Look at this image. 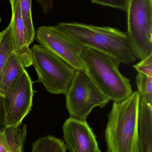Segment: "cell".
Here are the masks:
<instances>
[{
	"mask_svg": "<svg viewBox=\"0 0 152 152\" xmlns=\"http://www.w3.org/2000/svg\"><path fill=\"white\" fill-rule=\"evenodd\" d=\"M138 91L121 102H114L105 130L108 152H139L137 118Z\"/></svg>",
	"mask_w": 152,
	"mask_h": 152,
	"instance_id": "cell-1",
	"label": "cell"
},
{
	"mask_svg": "<svg viewBox=\"0 0 152 152\" xmlns=\"http://www.w3.org/2000/svg\"><path fill=\"white\" fill-rule=\"evenodd\" d=\"M58 26L75 37L83 47L111 55L126 65L136 60L130 49L127 33L110 27L76 22H61Z\"/></svg>",
	"mask_w": 152,
	"mask_h": 152,
	"instance_id": "cell-2",
	"label": "cell"
},
{
	"mask_svg": "<svg viewBox=\"0 0 152 152\" xmlns=\"http://www.w3.org/2000/svg\"><path fill=\"white\" fill-rule=\"evenodd\" d=\"M81 58L87 74L110 100L118 102L132 94L130 80L119 70L121 62L118 59L86 46Z\"/></svg>",
	"mask_w": 152,
	"mask_h": 152,
	"instance_id": "cell-3",
	"label": "cell"
},
{
	"mask_svg": "<svg viewBox=\"0 0 152 152\" xmlns=\"http://www.w3.org/2000/svg\"><path fill=\"white\" fill-rule=\"evenodd\" d=\"M32 65L38 76L37 82L54 94L66 95L76 70L52 51L42 45L31 48Z\"/></svg>",
	"mask_w": 152,
	"mask_h": 152,
	"instance_id": "cell-4",
	"label": "cell"
},
{
	"mask_svg": "<svg viewBox=\"0 0 152 152\" xmlns=\"http://www.w3.org/2000/svg\"><path fill=\"white\" fill-rule=\"evenodd\" d=\"M126 12L130 49L144 59L152 54V0H129Z\"/></svg>",
	"mask_w": 152,
	"mask_h": 152,
	"instance_id": "cell-5",
	"label": "cell"
},
{
	"mask_svg": "<svg viewBox=\"0 0 152 152\" xmlns=\"http://www.w3.org/2000/svg\"><path fill=\"white\" fill-rule=\"evenodd\" d=\"M66 96L70 117L86 121L92 110L103 108L111 101L94 83L86 72L76 70Z\"/></svg>",
	"mask_w": 152,
	"mask_h": 152,
	"instance_id": "cell-6",
	"label": "cell"
},
{
	"mask_svg": "<svg viewBox=\"0 0 152 152\" xmlns=\"http://www.w3.org/2000/svg\"><path fill=\"white\" fill-rule=\"evenodd\" d=\"M36 38L40 44L52 51L76 70L86 72L81 58L84 47L59 26L39 27Z\"/></svg>",
	"mask_w": 152,
	"mask_h": 152,
	"instance_id": "cell-7",
	"label": "cell"
},
{
	"mask_svg": "<svg viewBox=\"0 0 152 152\" xmlns=\"http://www.w3.org/2000/svg\"><path fill=\"white\" fill-rule=\"evenodd\" d=\"M33 84L25 69L6 90L3 96L6 127L21 124L30 112L34 96Z\"/></svg>",
	"mask_w": 152,
	"mask_h": 152,
	"instance_id": "cell-8",
	"label": "cell"
},
{
	"mask_svg": "<svg viewBox=\"0 0 152 152\" xmlns=\"http://www.w3.org/2000/svg\"><path fill=\"white\" fill-rule=\"evenodd\" d=\"M63 138L70 152H97L96 137L86 121L70 117L62 126Z\"/></svg>",
	"mask_w": 152,
	"mask_h": 152,
	"instance_id": "cell-9",
	"label": "cell"
},
{
	"mask_svg": "<svg viewBox=\"0 0 152 152\" xmlns=\"http://www.w3.org/2000/svg\"><path fill=\"white\" fill-rule=\"evenodd\" d=\"M12 15L11 20L12 30L13 52L25 67L32 66L30 44L33 42L29 38L22 18L19 0H9Z\"/></svg>",
	"mask_w": 152,
	"mask_h": 152,
	"instance_id": "cell-10",
	"label": "cell"
},
{
	"mask_svg": "<svg viewBox=\"0 0 152 152\" xmlns=\"http://www.w3.org/2000/svg\"><path fill=\"white\" fill-rule=\"evenodd\" d=\"M139 152H152V105L141 97L137 118Z\"/></svg>",
	"mask_w": 152,
	"mask_h": 152,
	"instance_id": "cell-11",
	"label": "cell"
},
{
	"mask_svg": "<svg viewBox=\"0 0 152 152\" xmlns=\"http://www.w3.org/2000/svg\"><path fill=\"white\" fill-rule=\"evenodd\" d=\"M25 70V67L14 52L8 58L2 72L0 81V94L3 96L13 81Z\"/></svg>",
	"mask_w": 152,
	"mask_h": 152,
	"instance_id": "cell-12",
	"label": "cell"
},
{
	"mask_svg": "<svg viewBox=\"0 0 152 152\" xmlns=\"http://www.w3.org/2000/svg\"><path fill=\"white\" fill-rule=\"evenodd\" d=\"M12 152H23L27 134L26 124L6 127L4 132Z\"/></svg>",
	"mask_w": 152,
	"mask_h": 152,
	"instance_id": "cell-13",
	"label": "cell"
},
{
	"mask_svg": "<svg viewBox=\"0 0 152 152\" xmlns=\"http://www.w3.org/2000/svg\"><path fill=\"white\" fill-rule=\"evenodd\" d=\"M67 150L66 145L62 139L49 135L35 141L30 152H67Z\"/></svg>",
	"mask_w": 152,
	"mask_h": 152,
	"instance_id": "cell-14",
	"label": "cell"
},
{
	"mask_svg": "<svg viewBox=\"0 0 152 152\" xmlns=\"http://www.w3.org/2000/svg\"><path fill=\"white\" fill-rule=\"evenodd\" d=\"M13 52L11 24L1 32L0 39V81L2 72L6 61L11 53Z\"/></svg>",
	"mask_w": 152,
	"mask_h": 152,
	"instance_id": "cell-15",
	"label": "cell"
},
{
	"mask_svg": "<svg viewBox=\"0 0 152 152\" xmlns=\"http://www.w3.org/2000/svg\"><path fill=\"white\" fill-rule=\"evenodd\" d=\"M19 1L27 34L30 41L33 42L35 36V31L33 25L31 12L32 0H19Z\"/></svg>",
	"mask_w": 152,
	"mask_h": 152,
	"instance_id": "cell-16",
	"label": "cell"
},
{
	"mask_svg": "<svg viewBox=\"0 0 152 152\" xmlns=\"http://www.w3.org/2000/svg\"><path fill=\"white\" fill-rule=\"evenodd\" d=\"M136 79L140 96L152 105V77L138 73Z\"/></svg>",
	"mask_w": 152,
	"mask_h": 152,
	"instance_id": "cell-17",
	"label": "cell"
},
{
	"mask_svg": "<svg viewBox=\"0 0 152 152\" xmlns=\"http://www.w3.org/2000/svg\"><path fill=\"white\" fill-rule=\"evenodd\" d=\"M93 3L109 6L126 12L129 0H91Z\"/></svg>",
	"mask_w": 152,
	"mask_h": 152,
	"instance_id": "cell-18",
	"label": "cell"
},
{
	"mask_svg": "<svg viewBox=\"0 0 152 152\" xmlns=\"http://www.w3.org/2000/svg\"><path fill=\"white\" fill-rule=\"evenodd\" d=\"M133 67L138 73L152 77V54Z\"/></svg>",
	"mask_w": 152,
	"mask_h": 152,
	"instance_id": "cell-19",
	"label": "cell"
},
{
	"mask_svg": "<svg viewBox=\"0 0 152 152\" xmlns=\"http://www.w3.org/2000/svg\"><path fill=\"white\" fill-rule=\"evenodd\" d=\"M6 128V117L3 96L0 94V134L4 133Z\"/></svg>",
	"mask_w": 152,
	"mask_h": 152,
	"instance_id": "cell-20",
	"label": "cell"
},
{
	"mask_svg": "<svg viewBox=\"0 0 152 152\" xmlns=\"http://www.w3.org/2000/svg\"><path fill=\"white\" fill-rule=\"evenodd\" d=\"M42 7L45 14H47L53 9V0H36Z\"/></svg>",
	"mask_w": 152,
	"mask_h": 152,
	"instance_id": "cell-21",
	"label": "cell"
},
{
	"mask_svg": "<svg viewBox=\"0 0 152 152\" xmlns=\"http://www.w3.org/2000/svg\"><path fill=\"white\" fill-rule=\"evenodd\" d=\"M0 152H12L4 133L0 134Z\"/></svg>",
	"mask_w": 152,
	"mask_h": 152,
	"instance_id": "cell-22",
	"label": "cell"
},
{
	"mask_svg": "<svg viewBox=\"0 0 152 152\" xmlns=\"http://www.w3.org/2000/svg\"><path fill=\"white\" fill-rule=\"evenodd\" d=\"M1 32H0V39H1Z\"/></svg>",
	"mask_w": 152,
	"mask_h": 152,
	"instance_id": "cell-23",
	"label": "cell"
},
{
	"mask_svg": "<svg viewBox=\"0 0 152 152\" xmlns=\"http://www.w3.org/2000/svg\"><path fill=\"white\" fill-rule=\"evenodd\" d=\"M97 152H101V151H100V149H99V150H98V151Z\"/></svg>",
	"mask_w": 152,
	"mask_h": 152,
	"instance_id": "cell-24",
	"label": "cell"
},
{
	"mask_svg": "<svg viewBox=\"0 0 152 152\" xmlns=\"http://www.w3.org/2000/svg\"><path fill=\"white\" fill-rule=\"evenodd\" d=\"M1 18L0 17V23H1Z\"/></svg>",
	"mask_w": 152,
	"mask_h": 152,
	"instance_id": "cell-25",
	"label": "cell"
}]
</instances>
